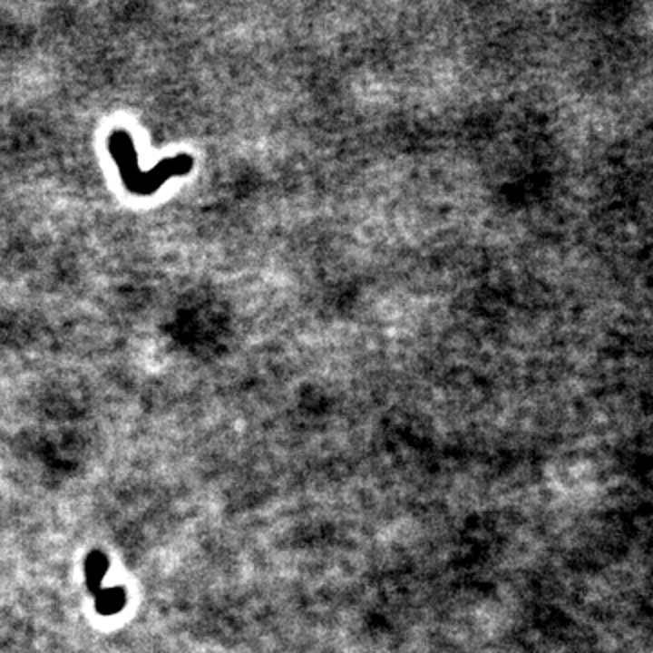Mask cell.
Listing matches in <instances>:
<instances>
[{
  "mask_svg": "<svg viewBox=\"0 0 653 653\" xmlns=\"http://www.w3.org/2000/svg\"><path fill=\"white\" fill-rule=\"evenodd\" d=\"M109 151L118 163L122 180L125 187L136 194H151L154 192L167 178L185 174L192 169V158L187 154L167 158L158 163L151 172L141 174L138 171L136 152L132 147V138L123 129H114L109 136Z\"/></svg>",
  "mask_w": 653,
  "mask_h": 653,
  "instance_id": "1",
  "label": "cell"
},
{
  "mask_svg": "<svg viewBox=\"0 0 653 653\" xmlns=\"http://www.w3.org/2000/svg\"><path fill=\"white\" fill-rule=\"evenodd\" d=\"M125 604V593L120 588H107L96 595V609L103 615H112Z\"/></svg>",
  "mask_w": 653,
  "mask_h": 653,
  "instance_id": "2",
  "label": "cell"
},
{
  "mask_svg": "<svg viewBox=\"0 0 653 653\" xmlns=\"http://www.w3.org/2000/svg\"><path fill=\"white\" fill-rule=\"evenodd\" d=\"M107 571V560L100 551H93L85 559V579L91 590H98L102 584V579Z\"/></svg>",
  "mask_w": 653,
  "mask_h": 653,
  "instance_id": "3",
  "label": "cell"
}]
</instances>
